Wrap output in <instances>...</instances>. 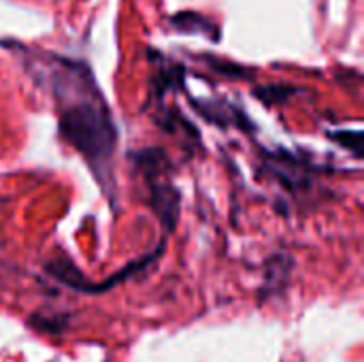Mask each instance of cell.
Masks as SVG:
<instances>
[{
  "label": "cell",
  "mask_w": 364,
  "mask_h": 362,
  "mask_svg": "<svg viewBox=\"0 0 364 362\" xmlns=\"http://www.w3.org/2000/svg\"><path fill=\"white\" fill-rule=\"evenodd\" d=\"M0 47L13 51L32 81L49 92L55 102L62 139L83 156L96 181L115 205L117 128L90 64L19 41H0Z\"/></svg>",
  "instance_id": "6da1fadb"
},
{
  "label": "cell",
  "mask_w": 364,
  "mask_h": 362,
  "mask_svg": "<svg viewBox=\"0 0 364 362\" xmlns=\"http://www.w3.org/2000/svg\"><path fill=\"white\" fill-rule=\"evenodd\" d=\"M171 23H173V30H177L181 34H198V36H207L213 41H220V36H222L220 26L211 17L198 13V11H181L171 19Z\"/></svg>",
  "instance_id": "7a4b0ae2"
},
{
  "label": "cell",
  "mask_w": 364,
  "mask_h": 362,
  "mask_svg": "<svg viewBox=\"0 0 364 362\" xmlns=\"http://www.w3.org/2000/svg\"><path fill=\"white\" fill-rule=\"evenodd\" d=\"M296 90L290 87V85H264V87H256L254 94L256 98L264 100L267 105H275V102H282L286 100L288 96H292Z\"/></svg>",
  "instance_id": "3957f363"
},
{
  "label": "cell",
  "mask_w": 364,
  "mask_h": 362,
  "mask_svg": "<svg viewBox=\"0 0 364 362\" xmlns=\"http://www.w3.org/2000/svg\"><path fill=\"white\" fill-rule=\"evenodd\" d=\"M209 66H213L215 70H220V73H224V75H237V77H245L247 75V70L245 68H241V66H237V64H228V62H224V64H220L218 60H209Z\"/></svg>",
  "instance_id": "277c9868"
}]
</instances>
